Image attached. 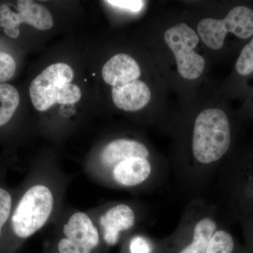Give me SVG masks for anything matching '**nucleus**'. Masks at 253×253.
<instances>
[{
	"instance_id": "nucleus-1",
	"label": "nucleus",
	"mask_w": 253,
	"mask_h": 253,
	"mask_svg": "<svg viewBox=\"0 0 253 253\" xmlns=\"http://www.w3.org/2000/svg\"><path fill=\"white\" fill-rule=\"evenodd\" d=\"M229 118L222 110L206 109L195 121L191 136L192 163L179 181L193 195L199 194L214 175L212 169L231 146Z\"/></svg>"
},
{
	"instance_id": "nucleus-2",
	"label": "nucleus",
	"mask_w": 253,
	"mask_h": 253,
	"mask_svg": "<svg viewBox=\"0 0 253 253\" xmlns=\"http://www.w3.org/2000/svg\"><path fill=\"white\" fill-rule=\"evenodd\" d=\"M221 226L217 206L203 198L192 199L174 232L163 241V246L171 253H205Z\"/></svg>"
},
{
	"instance_id": "nucleus-3",
	"label": "nucleus",
	"mask_w": 253,
	"mask_h": 253,
	"mask_svg": "<svg viewBox=\"0 0 253 253\" xmlns=\"http://www.w3.org/2000/svg\"><path fill=\"white\" fill-rule=\"evenodd\" d=\"M54 197L43 184L32 186L24 193L11 215L13 234L18 239L31 237L49 220L54 208Z\"/></svg>"
},
{
	"instance_id": "nucleus-4",
	"label": "nucleus",
	"mask_w": 253,
	"mask_h": 253,
	"mask_svg": "<svg viewBox=\"0 0 253 253\" xmlns=\"http://www.w3.org/2000/svg\"><path fill=\"white\" fill-rule=\"evenodd\" d=\"M241 39L253 36V10L246 6H236L224 19L205 18L198 25V33L206 46L218 50L222 47L227 33Z\"/></svg>"
},
{
	"instance_id": "nucleus-5",
	"label": "nucleus",
	"mask_w": 253,
	"mask_h": 253,
	"mask_svg": "<svg viewBox=\"0 0 253 253\" xmlns=\"http://www.w3.org/2000/svg\"><path fill=\"white\" fill-rule=\"evenodd\" d=\"M164 39L174 53L181 77L186 80L199 78L206 62L204 58L194 51L199 42L197 33L186 23H180L168 29Z\"/></svg>"
},
{
	"instance_id": "nucleus-6",
	"label": "nucleus",
	"mask_w": 253,
	"mask_h": 253,
	"mask_svg": "<svg viewBox=\"0 0 253 253\" xmlns=\"http://www.w3.org/2000/svg\"><path fill=\"white\" fill-rule=\"evenodd\" d=\"M73 76L72 68L66 63L48 66L30 86V96L34 107L38 111H46L54 104H60L65 86L72 82Z\"/></svg>"
},
{
	"instance_id": "nucleus-7",
	"label": "nucleus",
	"mask_w": 253,
	"mask_h": 253,
	"mask_svg": "<svg viewBox=\"0 0 253 253\" xmlns=\"http://www.w3.org/2000/svg\"><path fill=\"white\" fill-rule=\"evenodd\" d=\"M63 234L57 245L59 253H92L101 240L99 229L83 212L73 213L63 225Z\"/></svg>"
},
{
	"instance_id": "nucleus-8",
	"label": "nucleus",
	"mask_w": 253,
	"mask_h": 253,
	"mask_svg": "<svg viewBox=\"0 0 253 253\" xmlns=\"http://www.w3.org/2000/svg\"><path fill=\"white\" fill-rule=\"evenodd\" d=\"M46 31L54 26L52 15L43 5L29 0L17 1V13L6 4L0 5V27L4 28V33L11 38H17L20 35L21 23Z\"/></svg>"
},
{
	"instance_id": "nucleus-9",
	"label": "nucleus",
	"mask_w": 253,
	"mask_h": 253,
	"mask_svg": "<svg viewBox=\"0 0 253 253\" xmlns=\"http://www.w3.org/2000/svg\"><path fill=\"white\" fill-rule=\"evenodd\" d=\"M109 175L116 185L132 189L159 181L163 173L156 171L150 158L135 157L118 163L110 171Z\"/></svg>"
},
{
	"instance_id": "nucleus-10",
	"label": "nucleus",
	"mask_w": 253,
	"mask_h": 253,
	"mask_svg": "<svg viewBox=\"0 0 253 253\" xmlns=\"http://www.w3.org/2000/svg\"><path fill=\"white\" fill-rule=\"evenodd\" d=\"M136 222V212L131 206L123 203L113 205L99 217L103 241L108 246H116L122 234L133 229Z\"/></svg>"
},
{
	"instance_id": "nucleus-11",
	"label": "nucleus",
	"mask_w": 253,
	"mask_h": 253,
	"mask_svg": "<svg viewBox=\"0 0 253 253\" xmlns=\"http://www.w3.org/2000/svg\"><path fill=\"white\" fill-rule=\"evenodd\" d=\"M227 174L224 184L231 207L241 217L253 214V168Z\"/></svg>"
},
{
	"instance_id": "nucleus-12",
	"label": "nucleus",
	"mask_w": 253,
	"mask_h": 253,
	"mask_svg": "<svg viewBox=\"0 0 253 253\" xmlns=\"http://www.w3.org/2000/svg\"><path fill=\"white\" fill-rule=\"evenodd\" d=\"M150 158L148 148L133 139H117L106 144L100 154V163L108 174L118 163L131 158Z\"/></svg>"
},
{
	"instance_id": "nucleus-13",
	"label": "nucleus",
	"mask_w": 253,
	"mask_h": 253,
	"mask_svg": "<svg viewBox=\"0 0 253 253\" xmlns=\"http://www.w3.org/2000/svg\"><path fill=\"white\" fill-rule=\"evenodd\" d=\"M141 73L137 62L126 54L115 55L105 63L102 68L103 79L113 87L124 86L137 81Z\"/></svg>"
},
{
	"instance_id": "nucleus-14",
	"label": "nucleus",
	"mask_w": 253,
	"mask_h": 253,
	"mask_svg": "<svg viewBox=\"0 0 253 253\" xmlns=\"http://www.w3.org/2000/svg\"><path fill=\"white\" fill-rule=\"evenodd\" d=\"M151 97L149 86L141 81H133L126 85L112 89L113 103L125 111H137L142 109L149 104Z\"/></svg>"
},
{
	"instance_id": "nucleus-15",
	"label": "nucleus",
	"mask_w": 253,
	"mask_h": 253,
	"mask_svg": "<svg viewBox=\"0 0 253 253\" xmlns=\"http://www.w3.org/2000/svg\"><path fill=\"white\" fill-rule=\"evenodd\" d=\"M20 94L14 86L0 84V126L9 122L20 104Z\"/></svg>"
},
{
	"instance_id": "nucleus-16",
	"label": "nucleus",
	"mask_w": 253,
	"mask_h": 253,
	"mask_svg": "<svg viewBox=\"0 0 253 253\" xmlns=\"http://www.w3.org/2000/svg\"><path fill=\"white\" fill-rule=\"evenodd\" d=\"M237 241L226 228L219 227L212 236L205 253H239Z\"/></svg>"
},
{
	"instance_id": "nucleus-17",
	"label": "nucleus",
	"mask_w": 253,
	"mask_h": 253,
	"mask_svg": "<svg viewBox=\"0 0 253 253\" xmlns=\"http://www.w3.org/2000/svg\"><path fill=\"white\" fill-rule=\"evenodd\" d=\"M236 69L242 76H247L253 73V38L243 48L236 61Z\"/></svg>"
},
{
	"instance_id": "nucleus-18",
	"label": "nucleus",
	"mask_w": 253,
	"mask_h": 253,
	"mask_svg": "<svg viewBox=\"0 0 253 253\" xmlns=\"http://www.w3.org/2000/svg\"><path fill=\"white\" fill-rule=\"evenodd\" d=\"M16 70V63L13 56L0 51V84L11 80Z\"/></svg>"
},
{
	"instance_id": "nucleus-19",
	"label": "nucleus",
	"mask_w": 253,
	"mask_h": 253,
	"mask_svg": "<svg viewBox=\"0 0 253 253\" xmlns=\"http://www.w3.org/2000/svg\"><path fill=\"white\" fill-rule=\"evenodd\" d=\"M12 198L6 189L0 187V238L2 229L11 217Z\"/></svg>"
},
{
	"instance_id": "nucleus-20",
	"label": "nucleus",
	"mask_w": 253,
	"mask_h": 253,
	"mask_svg": "<svg viewBox=\"0 0 253 253\" xmlns=\"http://www.w3.org/2000/svg\"><path fill=\"white\" fill-rule=\"evenodd\" d=\"M128 249L129 253H152L153 245L149 238L136 234L129 239Z\"/></svg>"
},
{
	"instance_id": "nucleus-21",
	"label": "nucleus",
	"mask_w": 253,
	"mask_h": 253,
	"mask_svg": "<svg viewBox=\"0 0 253 253\" xmlns=\"http://www.w3.org/2000/svg\"><path fill=\"white\" fill-rule=\"evenodd\" d=\"M108 4L115 7L126 10L131 12H139L142 9L144 5V1H120V0H109Z\"/></svg>"
},
{
	"instance_id": "nucleus-22",
	"label": "nucleus",
	"mask_w": 253,
	"mask_h": 253,
	"mask_svg": "<svg viewBox=\"0 0 253 253\" xmlns=\"http://www.w3.org/2000/svg\"><path fill=\"white\" fill-rule=\"evenodd\" d=\"M241 219L248 242V251L246 253H253V214L244 216Z\"/></svg>"
}]
</instances>
